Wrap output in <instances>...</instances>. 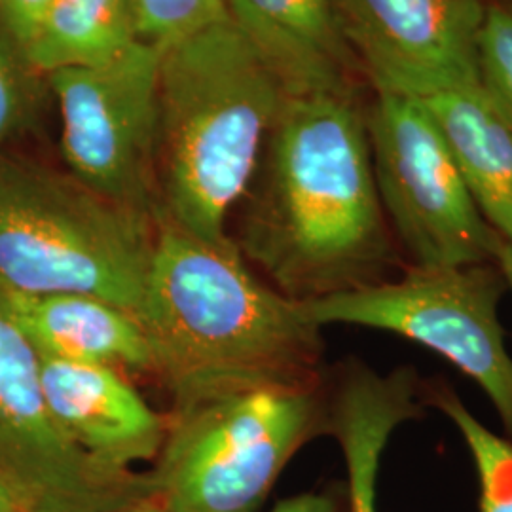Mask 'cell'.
Instances as JSON below:
<instances>
[{"mask_svg": "<svg viewBox=\"0 0 512 512\" xmlns=\"http://www.w3.org/2000/svg\"><path fill=\"white\" fill-rule=\"evenodd\" d=\"M114 512H164L154 501H147V503H139V505H131L126 509H120V511Z\"/></svg>", "mask_w": 512, "mask_h": 512, "instance_id": "cb8c5ba5", "label": "cell"}, {"mask_svg": "<svg viewBox=\"0 0 512 512\" xmlns=\"http://www.w3.org/2000/svg\"><path fill=\"white\" fill-rule=\"evenodd\" d=\"M137 319L171 414L262 387L325 382L323 327L232 238L211 243L158 220Z\"/></svg>", "mask_w": 512, "mask_h": 512, "instance_id": "7a4b0ae2", "label": "cell"}, {"mask_svg": "<svg viewBox=\"0 0 512 512\" xmlns=\"http://www.w3.org/2000/svg\"><path fill=\"white\" fill-rule=\"evenodd\" d=\"M167 416L148 471L154 503L164 512H258L294 454L327 435V384L262 387Z\"/></svg>", "mask_w": 512, "mask_h": 512, "instance_id": "5b68a950", "label": "cell"}, {"mask_svg": "<svg viewBox=\"0 0 512 512\" xmlns=\"http://www.w3.org/2000/svg\"><path fill=\"white\" fill-rule=\"evenodd\" d=\"M52 2L54 0H0V23L21 50L31 42Z\"/></svg>", "mask_w": 512, "mask_h": 512, "instance_id": "44dd1931", "label": "cell"}, {"mask_svg": "<svg viewBox=\"0 0 512 512\" xmlns=\"http://www.w3.org/2000/svg\"><path fill=\"white\" fill-rule=\"evenodd\" d=\"M158 219L69 171L0 156V294H86L139 317Z\"/></svg>", "mask_w": 512, "mask_h": 512, "instance_id": "277c9868", "label": "cell"}, {"mask_svg": "<svg viewBox=\"0 0 512 512\" xmlns=\"http://www.w3.org/2000/svg\"><path fill=\"white\" fill-rule=\"evenodd\" d=\"M141 42L133 0H54L23 54L37 74L99 67Z\"/></svg>", "mask_w": 512, "mask_h": 512, "instance_id": "2e32d148", "label": "cell"}, {"mask_svg": "<svg viewBox=\"0 0 512 512\" xmlns=\"http://www.w3.org/2000/svg\"><path fill=\"white\" fill-rule=\"evenodd\" d=\"M0 495L18 512H114L154 501L148 473L112 469L61 429L37 349L0 304Z\"/></svg>", "mask_w": 512, "mask_h": 512, "instance_id": "ba28073f", "label": "cell"}, {"mask_svg": "<svg viewBox=\"0 0 512 512\" xmlns=\"http://www.w3.org/2000/svg\"><path fill=\"white\" fill-rule=\"evenodd\" d=\"M160 57L162 48L141 40L107 65L48 74L67 171L97 194L156 219Z\"/></svg>", "mask_w": 512, "mask_h": 512, "instance_id": "9c48e42d", "label": "cell"}, {"mask_svg": "<svg viewBox=\"0 0 512 512\" xmlns=\"http://www.w3.org/2000/svg\"><path fill=\"white\" fill-rule=\"evenodd\" d=\"M374 181L408 266L495 262L499 234L482 217L420 99L376 93L365 114Z\"/></svg>", "mask_w": 512, "mask_h": 512, "instance_id": "52a82bcc", "label": "cell"}, {"mask_svg": "<svg viewBox=\"0 0 512 512\" xmlns=\"http://www.w3.org/2000/svg\"><path fill=\"white\" fill-rule=\"evenodd\" d=\"M494 260L499 264L501 272H503L505 279H507L509 291L512 293V247L501 236H499L497 243H495Z\"/></svg>", "mask_w": 512, "mask_h": 512, "instance_id": "603a6c76", "label": "cell"}, {"mask_svg": "<svg viewBox=\"0 0 512 512\" xmlns=\"http://www.w3.org/2000/svg\"><path fill=\"white\" fill-rule=\"evenodd\" d=\"M503 2H507V4H512V0H503Z\"/></svg>", "mask_w": 512, "mask_h": 512, "instance_id": "484cf974", "label": "cell"}, {"mask_svg": "<svg viewBox=\"0 0 512 512\" xmlns=\"http://www.w3.org/2000/svg\"><path fill=\"white\" fill-rule=\"evenodd\" d=\"M224 4L289 97L351 95L349 73L359 63L340 29L334 0H224Z\"/></svg>", "mask_w": 512, "mask_h": 512, "instance_id": "4fadbf2b", "label": "cell"}, {"mask_svg": "<svg viewBox=\"0 0 512 512\" xmlns=\"http://www.w3.org/2000/svg\"><path fill=\"white\" fill-rule=\"evenodd\" d=\"M482 217L512 247V124L480 86L420 99Z\"/></svg>", "mask_w": 512, "mask_h": 512, "instance_id": "9a60e30c", "label": "cell"}, {"mask_svg": "<svg viewBox=\"0 0 512 512\" xmlns=\"http://www.w3.org/2000/svg\"><path fill=\"white\" fill-rule=\"evenodd\" d=\"M287 92L230 16L162 48L158 71L156 213L220 243Z\"/></svg>", "mask_w": 512, "mask_h": 512, "instance_id": "3957f363", "label": "cell"}, {"mask_svg": "<svg viewBox=\"0 0 512 512\" xmlns=\"http://www.w3.org/2000/svg\"><path fill=\"white\" fill-rule=\"evenodd\" d=\"M334 8L376 93L427 99L480 86L482 0H334Z\"/></svg>", "mask_w": 512, "mask_h": 512, "instance_id": "30bf717a", "label": "cell"}, {"mask_svg": "<svg viewBox=\"0 0 512 512\" xmlns=\"http://www.w3.org/2000/svg\"><path fill=\"white\" fill-rule=\"evenodd\" d=\"M480 88L512 124V4L484 8L476 33Z\"/></svg>", "mask_w": 512, "mask_h": 512, "instance_id": "ac0fdd59", "label": "cell"}, {"mask_svg": "<svg viewBox=\"0 0 512 512\" xmlns=\"http://www.w3.org/2000/svg\"><path fill=\"white\" fill-rule=\"evenodd\" d=\"M0 512H18L14 507H12V503L6 499V497H2L0 495Z\"/></svg>", "mask_w": 512, "mask_h": 512, "instance_id": "d4e9b609", "label": "cell"}, {"mask_svg": "<svg viewBox=\"0 0 512 512\" xmlns=\"http://www.w3.org/2000/svg\"><path fill=\"white\" fill-rule=\"evenodd\" d=\"M423 401L440 410L463 437L478 476V512H512V442L476 420L442 378L423 380Z\"/></svg>", "mask_w": 512, "mask_h": 512, "instance_id": "e0dca14e", "label": "cell"}, {"mask_svg": "<svg viewBox=\"0 0 512 512\" xmlns=\"http://www.w3.org/2000/svg\"><path fill=\"white\" fill-rule=\"evenodd\" d=\"M270 512H348V490L346 484H332L325 490L287 497Z\"/></svg>", "mask_w": 512, "mask_h": 512, "instance_id": "7402d4cb", "label": "cell"}, {"mask_svg": "<svg viewBox=\"0 0 512 512\" xmlns=\"http://www.w3.org/2000/svg\"><path fill=\"white\" fill-rule=\"evenodd\" d=\"M37 73L18 42L0 23V156L6 143L27 124L35 105Z\"/></svg>", "mask_w": 512, "mask_h": 512, "instance_id": "ffe728a7", "label": "cell"}, {"mask_svg": "<svg viewBox=\"0 0 512 512\" xmlns=\"http://www.w3.org/2000/svg\"><path fill=\"white\" fill-rule=\"evenodd\" d=\"M509 291L497 262L403 272L374 287L300 302L313 323L385 330L442 355L484 389L512 442V357L499 304Z\"/></svg>", "mask_w": 512, "mask_h": 512, "instance_id": "8992f818", "label": "cell"}, {"mask_svg": "<svg viewBox=\"0 0 512 512\" xmlns=\"http://www.w3.org/2000/svg\"><path fill=\"white\" fill-rule=\"evenodd\" d=\"M243 200L236 245L294 302L374 287L406 266L351 95L287 97Z\"/></svg>", "mask_w": 512, "mask_h": 512, "instance_id": "6da1fadb", "label": "cell"}, {"mask_svg": "<svg viewBox=\"0 0 512 512\" xmlns=\"http://www.w3.org/2000/svg\"><path fill=\"white\" fill-rule=\"evenodd\" d=\"M141 40L165 48L205 25L226 18L224 0H133Z\"/></svg>", "mask_w": 512, "mask_h": 512, "instance_id": "d6986e66", "label": "cell"}, {"mask_svg": "<svg viewBox=\"0 0 512 512\" xmlns=\"http://www.w3.org/2000/svg\"><path fill=\"white\" fill-rule=\"evenodd\" d=\"M40 382L61 429L99 463L131 471L154 461L169 431L124 372L40 355Z\"/></svg>", "mask_w": 512, "mask_h": 512, "instance_id": "8fae6325", "label": "cell"}, {"mask_svg": "<svg viewBox=\"0 0 512 512\" xmlns=\"http://www.w3.org/2000/svg\"><path fill=\"white\" fill-rule=\"evenodd\" d=\"M0 304L40 355L150 374L147 336L128 310L86 294H0Z\"/></svg>", "mask_w": 512, "mask_h": 512, "instance_id": "5bb4252c", "label": "cell"}, {"mask_svg": "<svg viewBox=\"0 0 512 512\" xmlns=\"http://www.w3.org/2000/svg\"><path fill=\"white\" fill-rule=\"evenodd\" d=\"M327 435L346 463L348 512H378V476L391 435L427 410L414 366L380 374L351 359L327 370Z\"/></svg>", "mask_w": 512, "mask_h": 512, "instance_id": "7c38bea8", "label": "cell"}]
</instances>
